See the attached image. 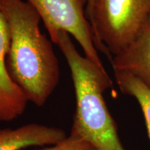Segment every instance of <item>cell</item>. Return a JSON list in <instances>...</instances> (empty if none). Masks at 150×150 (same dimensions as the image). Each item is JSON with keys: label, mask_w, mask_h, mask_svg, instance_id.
Instances as JSON below:
<instances>
[{"label": "cell", "mask_w": 150, "mask_h": 150, "mask_svg": "<svg viewBox=\"0 0 150 150\" xmlns=\"http://www.w3.org/2000/svg\"><path fill=\"white\" fill-rule=\"evenodd\" d=\"M38 150H95V149L85 140L70 134L55 145Z\"/></svg>", "instance_id": "cell-9"}, {"label": "cell", "mask_w": 150, "mask_h": 150, "mask_svg": "<svg viewBox=\"0 0 150 150\" xmlns=\"http://www.w3.org/2000/svg\"><path fill=\"white\" fill-rule=\"evenodd\" d=\"M114 72H126L150 89V18L139 34L111 60Z\"/></svg>", "instance_id": "cell-6"}, {"label": "cell", "mask_w": 150, "mask_h": 150, "mask_svg": "<svg viewBox=\"0 0 150 150\" xmlns=\"http://www.w3.org/2000/svg\"><path fill=\"white\" fill-rule=\"evenodd\" d=\"M40 15L51 40L56 45L61 31L69 33L83 49L86 58L104 69L86 18L88 0H26Z\"/></svg>", "instance_id": "cell-4"}, {"label": "cell", "mask_w": 150, "mask_h": 150, "mask_svg": "<svg viewBox=\"0 0 150 150\" xmlns=\"http://www.w3.org/2000/svg\"><path fill=\"white\" fill-rule=\"evenodd\" d=\"M0 11L10 34L8 74L28 101L41 107L59 83L60 68L51 42L40 31V15L24 0H0Z\"/></svg>", "instance_id": "cell-1"}, {"label": "cell", "mask_w": 150, "mask_h": 150, "mask_svg": "<svg viewBox=\"0 0 150 150\" xmlns=\"http://www.w3.org/2000/svg\"><path fill=\"white\" fill-rule=\"evenodd\" d=\"M56 45L68 64L74 85L76 107L70 134L85 140L95 150H126L104 100V92L112 86L106 70L81 55L65 31L59 33Z\"/></svg>", "instance_id": "cell-2"}, {"label": "cell", "mask_w": 150, "mask_h": 150, "mask_svg": "<svg viewBox=\"0 0 150 150\" xmlns=\"http://www.w3.org/2000/svg\"><path fill=\"white\" fill-rule=\"evenodd\" d=\"M114 74L122 93L134 97L138 101L145 117L150 140V89L130 73L115 71Z\"/></svg>", "instance_id": "cell-8"}, {"label": "cell", "mask_w": 150, "mask_h": 150, "mask_svg": "<svg viewBox=\"0 0 150 150\" xmlns=\"http://www.w3.org/2000/svg\"><path fill=\"white\" fill-rule=\"evenodd\" d=\"M92 2H93V0H88V4H87V6H86V9L88 8L90 6H91V4H92Z\"/></svg>", "instance_id": "cell-10"}, {"label": "cell", "mask_w": 150, "mask_h": 150, "mask_svg": "<svg viewBox=\"0 0 150 150\" xmlns=\"http://www.w3.org/2000/svg\"><path fill=\"white\" fill-rule=\"evenodd\" d=\"M9 45L8 24L0 11V122H10L20 117L29 102L7 70L6 59Z\"/></svg>", "instance_id": "cell-5"}, {"label": "cell", "mask_w": 150, "mask_h": 150, "mask_svg": "<svg viewBox=\"0 0 150 150\" xmlns=\"http://www.w3.org/2000/svg\"><path fill=\"white\" fill-rule=\"evenodd\" d=\"M86 15L97 51L111 61L145 27L150 18V0H93Z\"/></svg>", "instance_id": "cell-3"}, {"label": "cell", "mask_w": 150, "mask_h": 150, "mask_svg": "<svg viewBox=\"0 0 150 150\" xmlns=\"http://www.w3.org/2000/svg\"><path fill=\"white\" fill-rule=\"evenodd\" d=\"M66 137V133L62 129L31 123L16 129H0V150L53 145Z\"/></svg>", "instance_id": "cell-7"}]
</instances>
